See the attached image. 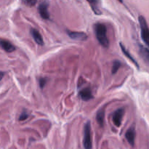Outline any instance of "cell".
<instances>
[{
  "label": "cell",
  "mask_w": 149,
  "mask_h": 149,
  "mask_svg": "<svg viewBox=\"0 0 149 149\" xmlns=\"http://www.w3.org/2000/svg\"><path fill=\"white\" fill-rule=\"evenodd\" d=\"M38 10H39V15H40L42 18L45 19V20H47V19L49 18L47 3L42 2V4H40V5L39 6V8H38Z\"/></svg>",
  "instance_id": "cell-6"
},
{
  "label": "cell",
  "mask_w": 149,
  "mask_h": 149,
  "mask_svg": "<svg viewBox=\"0 0 149 149\" xmlns=\"http://www.w3.org/2000/svg\"><path fill=\"white\" fill-rule=\"evenodd\" d=\"M68 36L74 40H80V41H85L87 39V35L84 32L79 31H67Z\"/></svg>",
  "instance_id": "cell-5"
},
{
  "label": "cell",
  "mask_w": 149,
  "mask_h": 149,
  "mask_svg": "<svg viewBox=\"0 0 149 149\" xmlns=\"http://www.w3.org/2000/svg\"><path fill=\"white\" fill-rule=\"evenodd\" d=\"M83 145H84L85 149H92V147H93L91 136V125H90V122H87L84 125Z\"/></svg>",
  "instance_id": "cell-2"
},
{
  "label": "cell",
  "mask_w": 149,
  "mask_h": 149,
  "mask_svg": "<svg viewBox=\"0 0 149 149\" xmlns=\"http://www.w3.org/2000/svg\"><path fill=\"white\" fill-rule=\"evenodd\" d=\"M95 33L99 43L105 48L109 46V41L107 36V28L103 23H97L94 25Z\"/></svg>",
  "instance_id": "cell-1"
},
{
  "label": "cell",
  "mask_w": 149,
  "mask_h": 149,
  "mask_svg": "<svg viewBox=\"0 0 149 149\" xmlns=\"http://www.w3.org/2000/svg\"><path fill=\"white\" fill-rule=\"evenodd\" d=\"M126 139L127 142L130 144L132 146L135 145V130L134 127H130L127 131L126 132Z\"/></svg>",
  "instance_id": "cell-8"
},
{
  "label": "cell",
  "mask_w": 149,
  "mask_h": 149,
  "mask_svg": "<svg viewBox=\"0 0 149 149\" xmlns=\"http://www.w3.org/2000/svg\"><path fill=\"white\" fill-rule=\"evenodd\" d=\"M25 3L27 4L28 6H30V7H33L36 4L37 0H24Z\"/></svg>",
  "instance_id": "cell-18"
},
{
  "label": "cell",
  "mask_w": 149,
  "mask_h": 149,
  "mask_svg": "<svg viewBox=\"0 0 149 149\" xmlns=\"http://www.w3.org/2000/svg\"><path fill=\"white\" fill-rule=\"evenodd\" d=\"M0 46L1 47V48L4 50H5L7 52H12L15 50V47L11 42L5 40V39H1L0 40Z\"/></svg>",
  "instance_id": "cell-10"
},
{
  "label": "cell",
  "mask_w": 149,
  "mask_h": 149,
  "mask_svg": "<svg viewBox=\"0 0 149 149\" xmlns=\"http://www.w3.org/2000/svg\"><path fill=\"white\" fill-rule=\"evenodd\" d=\"M4 76V73L2 72V71H0V81H1V80L2 79Z\"/></svg>",
  "instance_id": "cell-19"
},
{
  "label": "cell",
  "mask_w": 149,
  "mask_h": 149,
  "mask_svg": "<svg viewBox=\"0 0 149 149\" xmlns=\"http://www.w3.org/2000/svg\"><path fill=\"white\" fill-rule=\"evenodd\" d=\"M31 34L32 37L34 39L35 42H36L37 45L42 46L44 45V40L42 36L41 35L40 32L38 30H36V29H31Z\"/></svg>",
  "instance_id": "cell-9"
},
{
  "label": "cell",
  "mask_w": 149,
  "mask_h": 149,
  "mask_svg": "<svg viewBox=\"0 0 149 149\" xmlns=\"http://www.w3.org/2000/svg\"><path fill=\"white\" fill-rule=\"evenodd\" d=\"M47 79L46 78H40L39 80V87H40L41 89H43L45 87V86L47 84Z\"/></svg>",
  "instance_id": "cell-17"
},
{
  "label": "cell",
  "mask_w": 149,
  "mask_h": 149,
  "mask_svg": "<svg viewBox=\"0 0 149 149\" xmlns=\"http://www.w3.org/2000/svg\"><path fill=\"white\" fill-rule=\"evenodd\" d=\"M119 45H120V47H121V49H122V52H123L124 55H125V56L127 57V58H128V59L130 60V61H132V62L133 63L135 64V65H136L137 68H139V65H138V63H137V61H135V58H134L133 57H132V55H130V52L127 50V49H126V47H125V45H124L122 43H120V44H119Z\"/></svg>",
  "instance_id": "cell-13"
},
{
  "label": "cell",
  "mask_w": 149,
  "mask_h": 149,
  "mask_svg": "<svg viewBox=\"0 0 149 149\" xmlns=\"http://www.w3.org/2000/svg\"><path fill=\"white\" fill-rule=\"evenodd\" d=\"M90 4L93 11L95 13L96 15H101V10H100V7H99V0H87Z\"/></svg>",
  "instance_id": "cell-11"
},
{
  "label": "cell",
  "mask_w": 149,
  "mask_h": 149,
  "mask_svg": "<svg viewBox=\"0 0 149 149\" xmlns=\"http://www.w3.org/2000/svg\"><path fill=\"white\" fill-rule=\"evenodd\" d=\"M119 1H120V2H121V3H122V2H123V0H119Z\"/></svg>",
  "instance_id": "cell-20"
},
{
  "label": "cell",
  "mask_w": 149,
  "mask_h": 149,
  "mask_svg": "<svg viewBox=\"0 0 149 149\" xmlns=\"http://www.w3.org/2000/svg\"><path fill=\"white\" fill-rule=\"evenodd\" d=\"M96 120H97V124L100 125V127H103L104 125V120H105V109H100L97 111V116H96Z\"/></svg>",
  "instance_id": "cell-12"
},
{
  "label": "cell",
  "mask_w": 149,
  "mask_h": 149,
  "mask_svg": "<svg viewBox=\"0 0 149 149\" xmlns=\"http://www.w3.org/2000/svg\"><path fill=\"white\" fill-rule=\"evenodd\" d=\"M140 52H141V54L142 55V56L147 61L149 62V49L143 47H141V48H140Z\"/></svg>",
  "instance_id": "cell-15"
},
{
  "label": "cell",
  "mask_w": 149,
  "mask_h": 149,
  "mask_svg": "<svg viewBox=\"0 0 149 149\" xmlns=\"http://www.w3.org/2000/svg\"><path fill=\"white\" fill-rule=\"evenodd\" d=\"M79 96L81 100H84V101H88L93 98V92L90 87H86V88L81 90L79 92Z\"/></svg>",
  "instance_id": "cell-7"
},
{
  "label": "cell",
  "mask_w": 149,
  "mask_h": 149,
  "mask_svg": "<svg viewBox=\"0 0 149 149\" xmlns=\"http://www.w3.org/2000/svg\"><path fill=\"white\" fill-rule=\"evenodd\" d=\"M29 118V113L26 111H23L21 113V114L20 115V117H19V121H24L26 119H27Z\"/></svg>",
  "instance_id": "cell-16"
},
{
  "label": "cell",
  "mask_w": 149,
  "mask_h": 149,
  "mask_svg": "<svg viewBox=\"0 0 149 149\" xmlns=\"http://www.w3.org/2000/svg\"><path fill=\"white\" fill-rule=\"evenodd\" d=\"M121 65H122V63H121L119 61L116 60V61H113V65H112V69H111L112 74H115L116 73H117L118 70L119 69Z\"/></svg>",
  "instance_id": "cell-14"
},
{
  "label": "cell",
  "mask_w": 149,
  "mask_h": 149,
  "mask_svg": "<svg viewBox=\"0 0 149 149\" xmlns=\"http://www.w3.org/2000/svg\"><path fill=\"white\" fill-rule=\"evenodd\" d=\"M138 20H139L140 27H141V37L146 45L149 47V28L146 23V20L143 16H140Z\"/></svg>",
  "instance_id": "cell-3"
},
{
  "label": "cell",
  "mask_w": 149,
  "mask_h": 149,
  "mask_svg": "<svg viewBox=\"0 0 149 149\" xmlns=\"http://www.w3.org/2000/svg\"><path fill=\"white\" fill-rule=\"evenodd\" d=\"M125 114V109L121 108L116 110L113 114V122L117 127H119L122 125V121Z\"/></svg>",
  "instance_id": "cell-4"
}]
</instances>
